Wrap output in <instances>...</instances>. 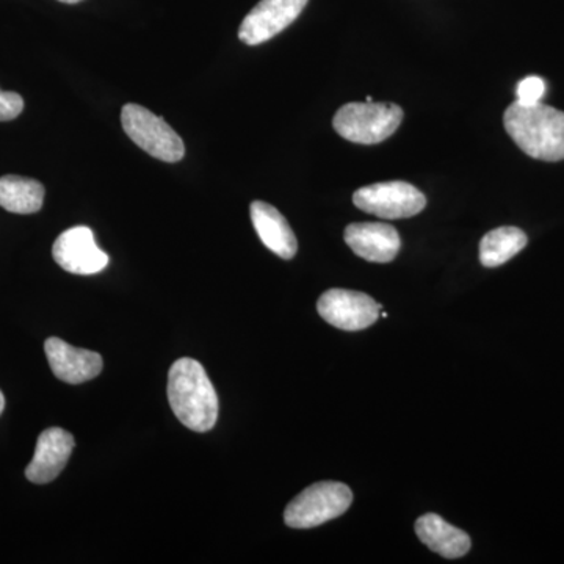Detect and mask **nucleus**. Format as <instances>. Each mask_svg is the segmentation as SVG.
<instances>
[{
    "label": "nucleus",
    "instance_id": "1",
    "mask_svg": "<svg viewBox=\"0 0 564 564\" xmlns=\"http://www.w3.org/2000/svg\"><path fill=\"white\" fill-rule=\"evenodd\" d=\"M169 400L174 415L192 432H210L217 423V392L195 359L181 358L173 364L169 373Z\"/></svg>",
    "mask_w": 564,
    "mask_h": 564
},
{
    "label": "nucleus",
    "instance_id": "2",
    "mask_svg": "<svg viewBox=\"0 0 564 564\" xmlns=\"http://www.w3.org/2000/svg\"><path fill=\"white\" fill-rule=\"evenodd\" d=\"M503 124L508 135L530 158L564 161V111L541 102H514L505 111Z\"/></svg>",
    "mask_w": 564,
    "mask_h": 564
},
{
    "label": "nucleus",
    "instance_id": "3",
    "mask_svg": "<svg viewBox=\"0 0 564 564\" xmlns=\"http://www.w3.org/2000/svg\"><path fill=\"white\" fill-rule=\"evenodd\" d=\"M403 121L402 107L392 102L345 104L334 115V131L358 144H378L388 140Z\"/></svg>",
    "mask_w": 564,
    "mask_h": 564
},
{
    "label": "nucleus",
    "instance_id": "4",
    "mask_svg": "<svg viewBox=\"0 0 564 564\" xmlns=\"http://www.w3.org/2000/svg\"><path fill=\"white\" fill-rule=\"evenodd\" d=\"M351 502L352 492L347 485L321 481L304 489L288 505L284 522L292 529H314L343 516Z\"/></svg>",
    "mask_w": 564,
    "mask_h": 564
},
{
    "label": "nucleus",
    "instance_id": "5",
    "mask_svg": "<svg viewBox=\"0 0 564 564\" xmlns=\"http://www.w3.org/2000/svg\"><path fill=\"white\" fill-rule=\"evenodd\" d=\"M121 124L129 139L162 162H180L185 154L184 141L163 118L139 104H126L121 110Z\"/></svg>",
    "mask_w": 564,
    "mask_h": 564
},
{
    "label": "nucleus",
    "instance_id": "6",
    "mask_svg": "<svg viewBox=\"0 0 564 564\" xmlns=\"http://www.w3.org/2000/svg\"><path fill=\"white\" fill-rule=\"evenodd\" d=\"M352 203L367 214L384 220H399L421 214L426 206L425 195L410 182H378L359 188L352 195Z\"/></svg>",
    "mask_w": 564,
    "mask_h": 564
},
{
    "label": "nucleus",
    "instance_id": "7",
    "mask_svg": "<svg viewBox=\"0 0 564 564\" xmlns=\"http://www.w3.org/2000/svg\"><path fill=\"white\" fill-rule=\"evenodd\" d=\"M317 311L329 325L344 332H361L380 318L381 304L362 292L332 289L318 299Z\"/></svg>",
    "mask_w": 564,
    "mask_h": 564
},
{
    "label": "nucleus",
    "instance_id": "8",
    "mask_svg": "<svg viewBox=\"0 0 564 564\" xmlns=\"http://www.w3.org/2000/svg\"><path fill=\"white\" fill-rule=\"evenodd\" d=\"M52 256L63 270L74 274H96L109 265V256L96 245L95 234L87 226L62 232L52 247Z\"/></svg>",
    "mask_w": 564,
    "mask_h": 564
},
{
    "label": "nucleus",
    "instance_id": "9",
    "mask_svg": "<svg viewBox=\"0 0 564 564\" xmlns=\"http://www.w3.org/2000/svg\"><path fill=\"white\" fill-rule=\"evenodd\" d=\"M310 0H261L245 17L239 39L245 44L258 46L288 29L302 14Z\"/></svg>",
    "mask_w": 564,
    "mask_h": 564
},
{
    "label": "nucleus",
    "instance_id": "10",
    "mask_svg": "<svg viewBox=\"0 0 564 564\" xmlns=\"http://www.w3.org/2000/svg\"><path fill=\"white\" fill-rule=\"evenodd\" d=\"M74 445H76V441H74L73 434L66 430H44L36 441L35 455L25 469L28 480L36 485L54 481L68 464Z\"/></svg>",
    "mask_w": 564,
    "mask_h": 564
},
{
    "label": "nucleus",
    "instance_id": "11",
    "mask_svg": "<svg viewBox=\"0 0 564 564\" xmlns=\"http://www.w3.org/2000/svg\"><path fill=\"white\" fill-rule=\"evenodd\" d=\"M44 351H46L52 372L63 383H85L102 372L101 355L73 347L58 337L47 339L44 344Z\"/></svg>",
    "mask_w": 564,
    "mask_h": 564
},
{
    "label": "nucleus",
    "instance_id": "12",
    "mask_svg": "<svg viewBox=\"0 0 564 564\" xmlns=\"http://www.w3.org/2000/svg\"><path fill=\"white\" fill-rule=\"evenodd\" d=\"M344 237L351 251L369 262H392L402 248L399 232L386 223H351Z\"/></svg>",
    "mask_w": 564,
    "mask_h": 564
},
{
    "label": "nucleus",
    "instance_id": "13",
    "mask_svg": "<svg viewBox=\"0 0 564 564\" xmlns=\"http://www.w3.org/2000/svg\"><path fill=\"white\" fill-rule=\"evenodd\" d=\"M250 212L252 226L262 243L285 261L295 258L299 242L281 212L263 202L252 203Z\"/></svg>",
    "mask_w": 564,
    "mask_h": 564
},
{
    "label": "nucleus",
    "instance_id": "14",
    "mask_svg": "<svg viewBox=\"0 0 564 564\" xmlns=\"http://www.w3.org/2000/svg\"><path fill=\"white\" fill-rule=\"evenodd\" d=\"M419 540L444 558H462L470 551L469 534L445 522L437 514H425L415 522Z\"/></svg>",
    "mask_w": 564,
    "mask_h": 564
},
{
    "label": "nucleus",
    "instance_id": "15",
    "mask_svg": "<svg viewBox=\"0 0 564 564\" xmlns=\"http://www.w3.org/2000/svg\"><path fill=\"white\" fill-rule=\"evenodd\" d=\"M44 202V187L39 181L21 176L0 177V207L11 214H35Z\"/></svg>",
    "mask_w": 564,
    "mask_h": 564
},
{
    "label": "nucleus",
    "instance_id": "16",
    "mask_svg": "<svg viewBox=\"0 0 564 564\" xmlns=\"http://www.w3.org/2000/svg\"><path fill=\"white\" fill-rule=\"evenodd\" d=\"M527 234L514 226H502L486 234L480 242V262L488 269L502 265L527 247Z\"/></svg>",
    "mask_w": 564,
    "mask_h": 564
},
{
    "label": "nucleus",
    "instance_id": "17",
    "mask_svg": "<svg viewBox=\"0 0 564 564\" xmlns=\"http://www.w3.org/2000/svg\"><path fill=\"white\" fill-rule=\"evenodd\" d=\"M545 95V82L538 76L525 77L524 80L519 82L518 90H516V102L532 106V104L541 102Z\"/></svg>",
    "mask_w": 564,
    "mask_h": 564
},
{
    "label": "nucleus",
    "instance_id": "18",
    "mask_svg": "<svg viewBox=\"0 0 564 564\" xmlns=\"http://www.w3.org/2000/svg\"><path fill=\"white\" fill-rule=\"evenodd\" d=\"M24 110V99L18 93L0 90V121H11Z\"/></svg>",
    "mask_w": 564,
    "mask_h": 564
},
{
    "label": "nucleus",
    "instance_id": "19",
    "mask_svg": "<svg viewBox=\"0 0 564 564\" xmlns=\"http://www.w3.org/2000/svg\"><path fill=\"white\" fill-rule=\"evenodd\" d=\"M3 408H6V397H3L2 391H0V414L3 413Z\"/></svg>",
    "mask_w": 564,
    "mask_h": 564
},
{
    "label": "nucleus",
    "instance_id": "20",
    "mask_svg": "<svg viewBox=\"0 0 564 564\" xmlns=\"http://www.w3.org/2000/svg\"><path fill=\"white\" fill-rule=\"evenodd\" d=\"M58 2H63V3H79V2H82V0H58Z\"/></svg>",
    "mask_w": 564,
    "mask_h": 564
}]
</instances>
